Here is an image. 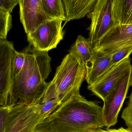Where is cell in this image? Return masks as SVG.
Masks as SVG:
<instances>
[{
  "label": "cell",
  "mask_w": 132,
  "mask_h": 132,
  "mask_svg": "<svg viewBox=\"0 0 132 132\" xmlns=\"http://www.w3.org/2000/svg\"><path fill=\"white\" fill-rule=\"evenodd\" d=\"M98 103L80 94L73 95L40 122L35 132H91L105 127Z\"/></svg>",
  "instance_id": "6da1fadb"
},
{
  "label": "cell",
  "mask_w": 132,
  "mask_h": 132,
  "mask_svg": "<svg viewBox=\"0 0 132 132\" xmlns=\"http://www.w3.org/2000/svg\"><path fill=\"white\" fill-rule=\"evenodd\" d=\"M22 51L25 61L20 73L15 77L13 97L17 104L41 103L49 85L45 80L52 71L51 58L48 52L36 50L30 45Z\"/></svg>",
  "instance_id": "7a4b0ae2"
},
{
  "label": "cell",
  "mask_w": 132,
  "mask_h": 132,
  "mask_svg": "<svg viewBox=\"0 0 132 132\" xmlns=\"http://www.w3.org/2000/svg\"><path fill=\"white\" fill-rule=\"evenodd\" d=\"M86 75L87 69L82 60L76 52L69 50L47 88L54 92L62 104L73 95L80 94Z\"/></svg>",
  "instance_id": "3957f363"
},
{
  "label": "cell",
  "mask_w": 132,
  "mask_h": 132,
  "mask_svg": "<svg viewBox=\"0 0 132 132\" xmlns=\"http://www.w3.org/2000/svg\"><path fill=\"white\" fill-rule=\"evenodd\" d=\"M15 50L12 43L0 39V105H15L12 94L15 76L14 60Z\"/></svg>",
  "instance_id": "277c9868"
},
{
  "label": "cell",
  "mask_w": 132,
  "mask_h": 132,
  "mask_svg": "<svg viewBox=\"0 0 132 132\" xmlns=\"http://www.w3.org/2000/svg\"><path fill=\"white\" fill-rule=\"evenodd\" d=\"M41 103L16 104L9 116L4 132H35L46 117L41 112Z\"/></svg>",
  "instance_id": "5b68a950"
},
{
  "label": "cell",
  "mask_w": 132,
  "mask_h": 132,
  "mask_svg": "<svg viewBox=\"0 0 132 132\" xmlns=\"http://www.w3.org/2000/svg\"><path fill=\"white\" fill-rule=\"evenodd\" d=\"M63 21L62 19H53L43 22L35 31L27 35L29 45L41 52H49L56 48L63 38Z\"/></svg>",
  "instance_id": "8992f818"
},
{
  "label": "cell",
  "mask_w": 132,
  "mask_h": 132,
  "mask_svg": "<svg viewBox=\"0 0 132 132\" xmlns=\"http://www.w3.org/2000/svg\"><path fill=\"white\" fill-rule=\"evenodd\" d=\"M132 66L104 101L103 114L105 127L109 129L118 122V117L129 89Z\"/></svg>",
  "instance_id": "52a82bcc"
},
{
  "label": "cell",
  "mask_w": 132,
  "mask_h": 132,
  "mask_svg": "<svg viewBox=\"0 0 132 132\" xmlns=\"http://www.w3.org/2000/svg\"><path fill=\"white\" fill-rule=\"evenodd\" d=\"M112 0H97L93 10L87 15L90 19L88 40L96 45L114 25L112 18Z\"/></svg>",
  "instance_id": "ba28073f"
},
{
  "label": "cell",
  "mask_w": 132,
  "mask_h": 132,
  "mask_svg": "<svg viewBox=\"0 0 132 132\" xmlns=\"http://www.w3.org/2000/svg\"><path fill=\"white\" fill-rule=\"evenodd\" d=\"M132 66L129 57L124 59L112 66L94 84L88 85V88L104 101Z\"/></svg>",
  "instance_id": "9c48e42d"
},
{
  "label": "cell",
  "mask_w": 132,
  "mask_h": 132,
  "mask_svg": "<svg viewBox=\"0 0 132 132\" xmlns=\"http://www.w3.org/2000/svg\"><path fill=\"white\" fill-rule=\"evenodd\" d=\"M132 46V24L114 25L94 47L95 51L112 54Z\"/></svg>",
  "instance_id": "30bf717a"
},
{
  "label": "cell",
  "mask_w": 132,
  "mask_h": 132,
  "mask_svg": "<svg viewBox=\"0 0 132 132\" xmlns=\"http://www.w3.org/2000/svg\"><path fill=\"white\" fill-rule=\"evenodd\" d=\"M20 21L26 33L30 34L48 20L42 0H19Z\"/></svg>",
  "instance_id": "8fae6325"
},
{
  "label": "cell",
  "mask_w": 132,
  "mask_h": 132,
  "mask_svg": "<svg viewBox=\"0 0 132 132\" xmlns=\"http://www.w3.org/2000/svg\"><path fill=\"white\" fill-rule=\"evenodd\" d=\"M97 0H63L66 19L63 27L70 21L80 19L93 10Z\"/></svg>",
  "instance_id": "7c38bea8"
},
{
  "label": "cell",
  "mask_w": 132,
  "mask_h": 132,
  "mask_svg": "<svg viewBox=\"0 0 132 132\" xmlns=\"http://www.w3.org/2000/svg\"><path fill=\"white\" fill-rule=\"evenodd\" d=\"M112 56V54L95 51L93 65L87 71L85 80L88 85L94 84L113 66Z\"/></svg>",
  "instance_id": "4fadbf2b"
},
{
  "label": "cell",
  "mask_w": 132,
  "mask_h": 132,
  "mask_svg": "<svg viewBox=\"0 0 132 132\" xmlns=\"http://www.w3.org/2000/svg\"><path fill=\"white\" fill-rule=\"evenodd\" d=\"M112 18L114 25L132 24V0H112Z\"/></svg>",
  "instance_id": "5bb4252c"
},
{
  "label": "cell",
  "mask_w": 132,
  "mask_h": 132,
  "mask_svg": "<svg viewBox=\"0 0 132 132\" xmlns=\"http://www.w3.org/2000/svg\"><path fill=\"white\" fill-rule=\"evenodd\" d=\"M76 52L82 60L87 71L92 67L95 55V51L90 42L81 35H79L70 50Z\"/></svg>",
  "instance_id": "9a60e30c"
},
{
  "label": "cell",
  "mask_w": 132,
  "mask_h": 132,
  "mask_svg": "<svg viewBox=\"0 0 132 132\" xmlns=\"http://www.w3.org/2000/svg\"><path fill=\"white\" fill-rule=\"evenodd\" d=\"M43 8L48 20L60 19L65 21L66 12L63 0H42Z\"/></svg>",
  "instance_id": "2e32d148"
},
{
  "label": "cell",
  "mask_w": 132,
  "mask_h": 132,
  "mask_svg": "<svg viewBox=\"0 0 132 132\" xmlns=\"http://www.w3.org/2000/svg\"><path fill=\"white\" fill-rule=\"evenodd\" d=\"M11 13L0 9V39H6L7 35L12 26Z\"/></svg>",
  "instance_id": "e0dca14e"
},
{
  "label": "cell",
  "mask_w": 132,
  "mask_h": 132,
  "mask_svg": "<svg viewBox=\"0 0 132 132\" xmlns=\"http://www.w3.org/2000/svg\"><path fill=\"white\" fill-rule=\"evenodd\" d=\"M62 102L59 99H54L41 103V112L47 118L61 105Z\"/></svg>",
  "instance_id": "ac0fdd59"
},
{
  "label": "cell",
  "mask_w": 132,
  "mask_h": 132,
  "mask_svg": "<svg viewBox=\"0 0 132 132\" xmlns=\"http://www.w3.org/2000/svg\"><path fill=\"white\" fill-rule=\"evenodd\" d=\"M132 53V46L123 47L112 54V65L117 64L126 58L129 57Z\"/></svg>",
  "instance_id": "d6986e66"
},
{
  "label": "cell",
  "mask_w": 132,
  "mask_h": 132,
  "mask_svg": "<svg viewBox=\"0 0 132 132\" xmlns=\"http://www.w3.org/2000/svg\"><path fill=\"white\" fill-rule=\"evenodd\" d=\"M129 98L127 106L122 113L121 118L128 128L132 131V92Z\"/></svg>",
  "instance_id": "ffe728a7"
},
{
  "label": "cell",
  "mask_w": 132,
  "mask_h": 132,
  "mask_svg": "<svg viewBox=\"0 0 132 132\" xmlns=\"http://www.w3.org/2000/svg\"><path fill=\"white\" fill-rule=\"evenodd\" d=\"M25 54L23 51L19 52L15 50L14 60V71L15 77L21 70L25 61Z\"/></svg>",
  "instance_id": "44dd1931"
},
{
  "label": "cell",
  "mask_w": 132,
  "mask_h": 132,
  "mask_svg": "<svg viewBox=\"0 0 132 132\" xmlns=\"http://www.w3.org/2000/svg\"><path fill=\"white\" fill-rule=\"evenodd\" d=\"M14 106V105H9L5 106H1V108H0V132H4L9 116Z\"/></svg>",
  "instance_id": "7402d4cb"
},
{
  "label": "cell",
  "mask_w": 132,
  "mask_h": 132,
  "mask_svg": "<svg viewBox=\"0 0 132 132\" xmlns=\"http://www.w3.org/2000/svg\"><path fill=\"white\" fill-rule=\"evenodd\" d=\"M19 0H0V9L11 13Z\"/></svg>",
  "instance_id": "603a6c76"
},
{
  "label": "cell",
  "mask_w": 132,
  "mask_h": 132,
  "mask_svg": "<svg viewBox=\"0 0 132 132\" xmlns=\"http://www.w3.org/2000/svg\"><path fill=\"white\" fill-rule=\"evenodd\" d=\"M91 132H132V131L128 129H125V128H119L118 129H107L106 130H103L102 128L93 131Z\"/></svg>",
  "instance_id": "cb8c5ba5"
},
{
  "label": "cell",
  "mask_w": 132,
  "mask_h": 132,
  "mask_svg": "<svg viewBox=\"0 0 132 132\" xmlns=\"http://www.w3.org/2000/svg\"><path fill=\"white\" fill-rule=\"evenodd\" d=\"M129 86H132V73L131 75V78H130V81H129Z\"/></svg>",
  "instance_id": "d4e9b609"
}]
</instances>
